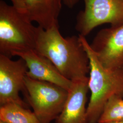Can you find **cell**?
Instances as JSON below:
<instances>
[{"mask_svg": "<svg viewBox=\"0 0 123 123\" xmlns=\"http://www.w3.org/2000/svg\"><path fill=\"white\" fill-rule=\"evenodd\" d=\"M0 123H6V122H4V121H2V120H0Z\"/></svg>", "mask_w": 123, "mask_h": 123, "instance_id": "cell-16", "label": "cell"}, {"mask_svg": "<svg viewBox=\"0 0 123 123\" xmlns=\"http://www.w3.org/2000/svg\"><path fill=\"white\" fill-rule=\"evenodd\" d=\"M62 3L66 6L69 8H73L77 3L79 2V0H62Z\"/></svg>", "mask_w": 123, "mask_h": 123, "instance_id": "cell-14", "label": "cell"}, {"mask_svg": "<svg viewBox=\"0 0 123 123\" xmlns=\"http://www.w3.org/2000/svg\"><path fill=\"white\" fill-rule=\"evenodd\" d=\"M13 6L21 13H26V6L24 0H11Z\"/></svg>", "mask_w": 123, "mask_h": 123, "instance_id": "cell-13", "label": "cell"}, {"mask_svg": "<svg viewBox=\"0 0 123 123\" xmlns=\"http://www.w3.org/2000/svg\"><path fill=\"white\" fill-rule=\"evenodd\" d=\"M35 50L72 82L84 79L89 73V59L79 35L63 37L58 25L47 30L38 26Z\"/></svg>", "mask_w": 123, "mask_h": 123, "instance_id": "cell-1", "label": "cell"}, {"mask_svg": "<svg viewBox=\"0 0 123 123\" xmlns=\"http://www.w3.org/2000/svg\"><path fill=\"white\" fill-rule=\"evenodd\" d=\"M28 71L26 62L20 57L16 61L0 55V106L13 103L26 108L28 105L19 96L25 94V78Z\"/></svg>", "mask_w": 123, "mask_h": 123, "instance_id": "cell-6", "label": "cell"}, {"mask_svg": "<svg viewBox=\"0 0 123 123\" xmlns=\"http://www.w3.org/2000/svg\"><path fill=\"white\" fill-rule=\"evenodd\" d=\"M90 46L105 68H123V25L101 29Z\"/></svg>", "mask_w": 123, "mask_h": 123, "instance_id": "cell-7", "label": "cell"}, {"mask_svg": "<svg viewBox=\"0 0 123 123\" xmlns=\"http://www.w3.org/2000/svg\"><path fill=\"white\" fill-rule=\"evenodd\" d=\"M26 97L28 104L40 123H51L56 120L63 110L69 92L47 82L25 78Z\"/></svg>", "mask_w": 123, "mask_h": 123, "instance_id": "cell-4", "label": "cell"}, {"mask_svg": "<svg viewBox=\"0 0 123 123\" xmlns=\"http://www.w3.org/2000/svg\"><path fill=\"white\" fill-rule=\"evenodd\" d=\"M84 8L76 19L75 29L86 37L96 27L123 25V0H84Z\"/></svg>", "mask_w": 123, "mask_h": 123, "instance_id": "cell-5", "label": "cell"}, {"mask_svg": "<svg viewBox=\"0 0 123 123\" xmlns=\"http://www.w3.org/2000/svg\"><path fill=\"white\" fill-rule=\"evenodd\" d=\"M26 15L31 22L47 30L58 25V18L62 9V0H24Z\"/></svg>", "mask_w": 123, "mask_h": 123, "instance_id": "cell-10", "label": "cell"}, {"mask_svg": "<svg viewBox=\"0 0 123 123\" xmlns=\"http://www.w3.org/2000/svg\"><path fill=\"white\" fill-rule=\"evenodd\" d=\"M89 77L73 82L65 106L55 123H88L86 104Z\"/></svg>", "mask_w": 123, "mask_h": 123, "instance_id": "cell-9", "label": "cell"}, {"mask_svg": "<svg viewBox=\"0 0 123 123\" xmlns=\"http://www.w3.org/2000/svg\"><path fill=\"white\" fill-rule=\"evenodd\" d=\"M118 121H123V98L114 95L106 102L98 123Z\"/></svg>", "mask_w": 123, "mask_h": 123, "instance_id": "cell-12", "label": "cell"}, {"mask_svg": "<svg viewBox=\"0 0 123 123\" xmlns=\"http://www.w3.org/2000/svg\"><path fill=\"white\" fill-rule=\"evenodd\" d=\"M37 28L25 14L0 0V55L11 58L16 53L35 50Z\"/></svg>", "mask_w": 123, "mask_h": 123, "instance_id": "cell-3", "label": "cell"}, {"mask_svg": "<svg viewBox=\"0 0 123 123\" xmlns=\"http://www.w3.org/2000/svg\"><path fill=\"white\" fill-rule=\"evenodd\" d=\"M105 123H123V121H111Z\"/></svg>", "mask_w": 123, "mask_h": 123, "instance_id": "cell-15", "label": "cell"}, {"mask_svg": "<svg viewBox=\"0 0 123 123\" xmlns=\"http://www.w3.org/2000/svg\"><path fill=\"white\" fill-rule=\"evenodd\" d=\"M89 59V89L91 97L87 107L88 123H98L104 107L113 95L123 98V68L108 69L98 61L86 37L79 35Z\"/></svg>", "mask_w": 123, "mask_h": 123, "instance_id": "cell-2", "label": "cell"}, {"mask_svg": "<svg viewBox=\"0 0 123 123\" xmlns=\"http://www.w3.org/2000/svg\"><path fill=\"white\" fill-rule=\"evenodd\" d=\"M15 56L22 58L26 62L28 77L56 84L68 91L70 90L73 82L65 78L52 62L35 50L16 53Z\"/></svg>", "mask_w": 123, "mask_h": 123, "instance_id": "cell-8", "label": "cell"}, {"mask_svg": "<svg viewBox=\"0 0 123 123\" xmlns=\"http://www.w3.org/2000/svg\"><path fill=\"white\" fill-rule=\"evenodd\" d=\"M0 120L7 123H40L33 111L13 103L0 106Z\"/></svg>", "mask_w": 123, "mask_h": 123, "instance_id": "cell-11", "label": "cell"}]
</instances>
